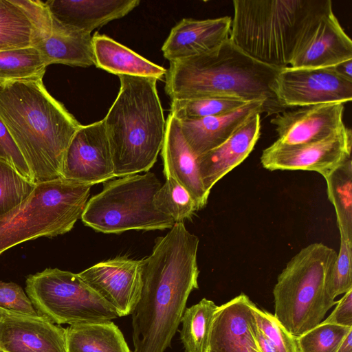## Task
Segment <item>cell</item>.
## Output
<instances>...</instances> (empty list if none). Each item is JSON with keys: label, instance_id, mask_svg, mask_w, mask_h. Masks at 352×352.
Segmentation results:
<instances>
[{"label": "cell", "instance_id": "1", "mask_svg": "<svg viewBox=\"0 0 352 352\" xmlns=\"http://www.w3.org/2000/svg\"><path fill=\"white\" fill-rule=\"evenodd\" d=\"M199 243L183 222H177L140 260L142 286L131 314L133 352H164L170 346L188 296L199 288Z\"/></svg>", "mask_w": 352, "mask_h": 352}, {"label": "cell", "instance_id": "2", "mask_svg": "<svg viewBox=\"0 0 352 352\" xmlns=\"http://www.w3.org/2000/svg\"><path fill=\"white\" fill-rule=\"evenodd\" d=\"M0 118L36 184L62 177L66 150L81 124L43 78L0 83Z\"/></svg>", "mask_w": 352, "mask_h": 352}, {"label": "cell", "instance_id": "3", "mask_svg": "<svg viewBox=\"0 0 352 352\" xmlns=\"http://www.w3.org/2000/svg\"><path fill=\"white\" fill-rule=\"evenodd\" d=\"M280 69L252 58L228 39L209 53L170 61L165 91L170 100L208 96L261 100L266 114L276 115L286 110L274 93Z\"/></svg>", "mask_w": 352, "mask_h": 352}, {"label": "cell", "instance_id": "4", "mask_svg": "<svg viewBox=\"0 0 352 352\" xmlns=\"http://www.w3.org/2000/svg\"><path fill=\"white\" fill-rule=\"evenodd\" d=\"M118 77L120 91L103 119L116 177L148 171L162 150L166 130L157 80Z\"/></svg>", "mask_w": 352, "mask_h": 352}, {"label": "cell", "instance_id": "5", "mask_svg": "<svg viewBox=\"0 0 352 352\" xmlns=\"http://www.w3.org/2000/svg\"><path fill=\"white\" fill-rule=\"evenodd\" d=\"M322 0H234L229 39L267 65L284 68Z\"/></svg>", "mask_w": 352, "mask_h": 352}, {"label": "cell", "instance_id": "6", "mask_svg": "<svg viewBox=\"0 0 352 352\" xmlns=\"http://www.w3.org/2000/svg\"><path fill=\"white\" fill-rule=\"evenodd\" d=\"M337 252L322 243L301 249L278 275L273 289L274 317L298 337L324 318L336 305L327 291V281Z\"/></svg>", "mask_w": 352, "mask_h": 352}, {"label": "cell", "instance_id": "7", "mask_svg": "<svg viewBox=\"0 0 352 352\" xmlns=\"http://www.w3.org/2000/svg\"><path fill=\"white\" fill-rule=\"evenodd\" d=\"M91 186L63 177L37 184L23 202L0 217V254L27 241L69 232L81 219Z\"/></svg>", "mask_w": 352, "mask_h": 352}, {"label": "cell", "instance_id": "8", "mask_svg": "<svg viewBox=\"0 0 352 352\" xmlns=\"http://www.w3.org/2000/svg\"><path fill=\"white\" fill-rule=\"evenodd\" d=\"M161 186L153 173L105 182L102 191L87 201L81 220L95 231L107 234L170 229L175 221L157 210L153 203Z\"/></svg>", "mask_w": 352, "mask_h": 352}, {"label": "cell", "instance_id": "9", "mask_svg": "<svg viewBox=\"0 0 352 352\" xmlns=\"http://www.w3.org/2000/svg\"><path fill=\"white\" fill-rule=\"evenodd\" d=\"M25 290L38 314L54 324L71 325L119 317L78 274L71 272L47 268L30 275Z\"/></svg>", "mask_w": 352, "mask_h": 352}, {"label": "cell", "instance_id": "10", "mask_svg": "<svg viewBox=\"0 0 352 352\" xmlns=\"http://www.w3.org/2000/svg\"><path fill=\"white\" fill-rule=\"evenodd\" d=\"M351 59L352 41L335 16L331 1L322 0L300 36L289 67H331Z\"/></svg>", "mask_w": 352, "mask_h": 352}, {"label": "cell", "instance_id": "11", "mask_svg": "<svg viewBox=\"0 0 352 352\" xmlns=\"http://www.w3.org/2000/svg\"><path fill=\"white\" fill-rule=\"evenodd\" d=\"M274 93L285 109L325 103L350 102L352 81L333 67L280 69L274 82Z\"/></svg>", "mask_w": 352, "mask_h": 352}, {"label": "cell", "instance_id": "12", "mask_svg": "<svg viewBox=\"0 0 352 352\" xmlns=\"http://www.w3.org/2000/svg\"><path fill=\"white\" fill-rule=\"evenodd\" d=\"M352 133L342 131L320 141L288 145L275 141L262 152L261 163L269 170L315 171L324 177L351 156Z\"/></svg>", "mask_w": 352, "mask_h": 352}, {"label": "cell", "instance_id": "13", "mask_svg": "<svg viewBox=\"0 0 352 352\" xmlns=\"http://www.w3.org/2000/svg\"><path fill=\"white\" fill-rule=\"evenodd\" d=\"M62 177L91 186L116 177L103 120L77 130L64 156Z\"/></svg>", "mask_w": 352, "mask_h": 352}, {"label": "cell", "instance_id": "14", "mask_svg": "<svg viewBox=\"0 0 352 352\" xmlns=\"http://www.w3.org/2000/svg\"><path fill=\"white\" fill-rule=\"evenodd\" d=\"M78 274L119 317L133 313L142 286L140 260L117 256L98 263Z\"/></svg>", "mask_w": 352, "mask_h": 352}, {"label": "cell", "instance_id": "15", "mask_svg": "<svg viewBox=\"0 0 352 352\" xmlns=\"http://www.w3.org/2000/svg\"><path fill=\"white\" fill-rule=\"evenodd\" d=\"M344 103L332 102L304 106L283 111L270 120L278 141L288 145L317 142L346 126L343 122Z\"/></svg>", "mask_w": 352, "mask_h": 352}, {"label": "cell", "instance_id": "16", "mask_svg": "<svg viewBox=\"0 0 352 352\" xmlns=\"http://www.w3.org/2000/svg\"><path fill=\"white\" fill-rule=\"evenodd\" d=\"M254 304L241 293L218 306L210 333V352H262L252 311Z\"/></svg>", "mask_w": 352, "mask_h": 352}, {"label": "cell", "instance_id": "17", "mask_svg": "<svg viewBox=\"0 0 352 352\" xmlns=\"http://www.w3.org/2000/svg\"><path fill=\"white\" fill-rule=\"evenodd\" d=\"M0 349L6 352H67L65 329L43 316L0 309Z\"/></svg>", "mask_w": 352, "mask_h": 352}, {"label": "cell", "instance_id": "18", "mask_svg": "<svg viewBox=\"0 0 352 352\" xmlns=\"http://www.w3.org/2000/svg\"><path fill=\"white\" fill-rule=\"evenodd\" d=\"M229 16L197 20L183 19L175 25L162 51L170 62L209 53L229 39Z\"/></svg>", "mask_w": 352, "mask_h": 352}, {"label": "cell", "instance_id": "19", "mask_svg": "<svg viewBox=\"0 0 352 352\" xmlns=\"http://www.w3.org/2000/svg\"><path fill=\"white\" fill-rule=\"evenodd\" d=\"M260 115H252L223 144L197 157L199 175L208 194L253 150L261 135Z\"/></svg>", "mask_w": 352, "mask_h": 352}, {"label": "cell", "instance_id": "20", "mask_svg": "<svg viewBox=\"0 0 352 352\" xmlns=\"http://www.w3.org/2000/svg\"><path fill=\"white\" fill-rule=\"evenodd\" d=\"M161 155L165 177L175 179L189 192L198 210L204 208L209 194L204 190L197 157L192 153L184 138L179 120L171 113L166 121Z\"/></svg>", "mask_w": 352, "mask_h": 352}, {"label": "cell", "instance_id": "21", "mask_svg": "<svg viewBox=\"0 0 352 352\" xmlns=\"http://www.w3.org/2000/svg\"><path fill=\"white\" fill-rule=\"evenodd\" d=\"M263 113H266L265 102L255 100L226 114L179 122L187 144L197 157L223 144L252 115Z\"/></svg>", "mask_w": 352, "mask_h": 352}, {"label": "cell", "instance_id": "22", "mask_svg": "<svg viewBox=\"0 0 352 352\" xmlns=\"http://www.w3.org/2000/svg\"><path fill=\"white\" fill-rule=\"evenodd\" d=\"M51 16L60 23L91 33L135 8L139 0H47Z\"/></svg>", "mask_w": 352, "mask_h": 352}, {"label": "cell", "instance_id": "23", "mask_svg": "<svg viewBox=\"0 0 352 352\" xmlns=\"http://www.w3.org/2000/svg\"><path fill=\"white\" fill-rule=\"evenodd\" d=\"M34 47L47 66L54 63L82 67L95 65L91 33L63 25L52 16L50 30L36 40Z\"/></svg>", "mask_w": 352, "mask_h": 352}, {"label": "cell", "instance_id": "24", "mask_svg": "<svg viewBox=\"0 0 352 352\" xmlns=\"http://www.w3.org/2000/svg\"><path fill=\"white\" fill-rule=\"evenodd\" d=\"M95 66L120 76L154 78L161 80L166 69L142 57L113 38L96 32L92 36Z\"/></svg>", "mask_w": 352, "mask_h": 352}, {"label": "cell", "instance_id": "25", "mask_svg": "<svg viewBox=\"0 0 352 352\" xmlns=\"http://www.w3.org/2000/svg\"><path fill=\"white\" fill-rule=\"evenodd\" d=\"M67 352H131L111 320L71 324L65 329Z\"/></svg>", "mask_w": 352, "mask_h": 352}, {"label": "cell", "instance_id": "26", "mask_svg": "<svg viewBox=\"0 0 352 352\" xmlns=\"http://www.w3.org/2000/svg\"><path fill=\"white\" fill-rule=\"evenodd\" d=\"M333 204L340 236L352 243V160L351 156L323 177Z\"/></svg>", "mask_w": 352, "mask_h": 352}, {"label": "cell", "instance_id": "27", "mask_svg": "<svg viewBox=\"0 0 352 352\" xmlns=\"http://www.w3.org/2000/svg\"><path fill=\"white\" fill-rule=\"evenodd\" d=\"M36 28L21 0H0V52L33 47Z\"/></svg>", "mask_w": 352, "mask_h": 352}, {"label": "cell", "instance_id": "28", "mask_svg": "<svg viewBox=\"0 0 352 352\" xmlns=\"http://www.w3.org/2000/svg\"><path fill=\"white\" fill-rule=\"evenodd\" d=\"M218 306L206 298L186 308L181 323L180 339L185 352H207L210 333Z\"/></svg>", "mask_w": 352, "mask_h": 352}, {"label": "cell", "instance_id": "29", "mask_svg": "<svg viewBox=\"0 0 352 352\" xmlns=\"http://www.w3.org/2000/svg\"><path fill=\"white\" fill-rule=\"evenodd\" d=\"M46 64L34 47L0 52V83L43 78Z\"/></svg>", "mask_w": 352, "mask_h": 352}, {"label": "cell", "instance_id": "30", "mask_svg": "<svg viewBox=\"0 0 352 352\" xmlns=\"http://www.w3.org/2000/svg\"><path fill=\"white\" fill-rule=\"evenodd\" d=\"M252 102V101H251ZM250 102L233 96H208L187 100H174L170 113L178 120H196L232 112Z\"/></svg>", "mask_w": 352, "mask_h": 352}, {"label": "cell", "instance_id": "31", "mask_svg": "<svg viewBox=\"0 0 352 352\" xmlns=\"http://www.w3.org/2000/svg\"><path fill=\"white\" fill-rule=\"evenodd\" d=\"M153 203L157 210L175 223L191 218L198 210L189 192L172 177H166L165 183L154 195Z\"/></svg>", "mask_w": 352, "mask_h": 352}, {"label": "cell", "instance_id": "32", "mask_svg": "<svg viewBox=\"0 0 352 352\" xmlns=\"http://www.w3.org/2000/svg\"><path fill=\"white\" fill-rule=\"evenodd\" d=\"M36 184L20 175L15 168L0 160V217L23 202Z\"/></svg>", "mask_w": 352, "mask_h": 352}, {"label": "cell", "instance_id": "33", "mask_svg": "<svg viewBox=\"0 0 352 352\" xmlns=\"http://www.w3.org/2000/svg\"><path fill=\"white\" fill-rule=\"evenodd\" d=\"M352 327L320 322L296 337L298 352H336Z\"/></svg>", "mask_w": 352, "mask_h": 352}, {"label": "cell", "instance_id": "34", "mask_svg": "<svg viewBox=\"0 0 352 352\" xmlns=\"http://www.w3.org/2000/svg\"><path fill=\"white\" fill-rule=\"evenodd\" d=\"M351 258L352 243L340 236L339 252L327 281V291L333 300L352 289Z\"/></svg>", "mask_w": 352, "mask_h": 352}, {"label": "cell", "instance_id": "35", "mask_svg": "<svg viewBox=\"0 0 352 352\" xmlns=\"http://www.w3.org/2000/svg\"><path fill=\"white\" fill-rule=\"evenodd\" d=\"M252 311L258 327L276 352H298L296 337L289 333L273 314L260 309L255 304L252 306Z\"/></svg>", "mask_w": 352, "mask_h": 352}, {"label": "cell", "instance_id": "36", "mask_svg": "<svg viewBox=\"0 0 352 352\" xmlns=\"http://www.w3.org/2000/svg\"><path fill=\"white\" fill-rule=\"evenodd\" d=\"M0 309L17 315L40 316L23 289L12 282L0 280Z\"/></svg>", "mask_w": 352, "mask_h": 352}, {"label": "cell", "instance_id": "37", "mask_svg": "<svg viewBox=\"0 0 352 352\" xmlns=\"http://www.w3.org/2000/svg\"><path fill=\"white\" fill-rule=\"evenodd\" d=\"M0 160L11 165L23 177L33 182L30 169L1 118Z\"/></svg>", "mask_w": 352, "mask_h": 352}, {"label": "cell", "instance_id": "38", "mask_svg": "<svg viewBox=\"0 0 352 352\" xmlns=\"http://www.w3.org/2000/svg\"><path fill=\"white\" fill-rule=\"evenodd\" d=\"M322 322L352 327V289L337 301L336 308Z\"/></svg>", "mask_w": 352, "mask_h": 352}, {"label": "cell", "instance_id": "39", "mask_svg": "<svg viewBox=\"0 0 352 352\" xmlns=\"http://www.w3.org/2000/svg\"><path fill=\"white\" fill-rule=\"evenodd\" d=\"M333 68L340 76L352 81V59L340 63Z\"/></svg>", "mask_w": 352, "mask_h": 352}, {"label": "cell", "instance_id": "40", "mask_svg": "<svg viewBox=\"0 0 352 352\" xmlns=\"http://www.w3.org/2000/svg\"><path fill=\"white\" fill-rule=\"evenodd\" d=\"M257 339L260 349L262 352H276L275 349L272 345L268 339L264 336L257 326Z\"/></svg>", "mask_w": 352, "mask_h": 352}, {"label": "cell", "instance_id": "41", "mask_svg": "<svg viewBox=\"0 0 352 352\" xmlns=\"http://www.w3.org/2000/svg\"><path fill=\"white\" fill-rule=\"evenodd\" d=\"M336 352H352V329L341 341Z\"/></svg>", "mask_w": 352, "mask_h": 352}, {"label": "cell", "instance_id": "42", "mask_svg": "<svg viewBox=\"0 0 352 352\" xmlns=\"http://www.w3.org/2000/svg\"><path fill=\"white\" fill-rule=\"evenodd\" d=\"M0 352H6V351H5L3 349H0Z\"/></svg>", "mask_w": 352, "mask_h": 352}, {"label": "cell", "instance_id": "43", "mask_svg": "<svg viewBox=\"0 0 352 352\" xmlns=\"http://www.w3.org/2000/svg\"><path fill=\"white\" fill-rule=\"evenodd\" d=\"M207 352H210L209 349H208Z\"/></svg>", "mask_w": 352, "mask_h": 352}]
</instances>
